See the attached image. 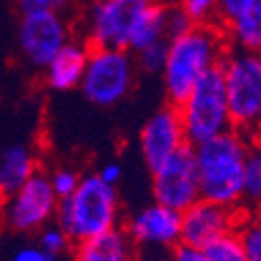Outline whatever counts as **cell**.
<instances>
[{
	"mask_svg": "<svg viewBox=\"0 0 261 261\" xmlns=\"http://www.w3.org/2000/svg\"><path fill=\"white\" fill-rule=\"evenodd\" d=\"M222 30L230 48L261 50V0H247Z\"/></svg>",
	"mask_w": 261,
	"mask_h": 261,
	"instance_id": "2e32d148",
	"label": "cell"
},
{
	"mask_svg": "<svg viewBox=\"0 0 261 261\" xmlns=\"http://www.w3.org/2000/svg\"><path fill=\"white\" fill-rule=\"evenodd\" d=\"M55 222L69 234L73 243L119 228L121 203L117 186L100 180L98 173L82 176L71 197L59 201Z\"/></svg>",
	"mask_w": 261,
	"mask_h": 261,
	"instance_id": "3957f363",
	"label": "cell"
},
{
	"mask_svg": "<svg viewBox=\"0 0 261 261\" xmlns=\"http://www.w3.org/2000/svg\"><path fill=\"white\" fill-rule=\"evenodd\" d=\"M247 3V0H220V17H222V25L226 23V21L241 9L243 5Z\"/></svg>",
	"mask_w": 261,
	"mask_h": 261,
	"instance_id": "f546056e",
	"label": "cell"
},
{
	"mask_svg": "<svg viewBox=\"0 0 261 261\" xmlns=\"http://www.w3.org/2000/svg\"><path fill=\"white\" fill-rule=\"evenodd\" d=\"M9 261H57V259H53L46 251H42L38 245H23L11 255Z\"/></svg>",
	"mask_w": 261,
	"mask_h": 261,
	"instance_id": "4316f807",
	"label": "cell"
},
{
	"mask_svg": "<svg viewBox=\"0 0 261 261\" xmlns=\"http://www.w3.org/2000/svg\"><path fill=\"white\" fill-rule=\"evenodd\" d=\"M150 190H153V201L180 213L201 199L197 161L190 144L167 157L155 169H150Z\"/></svg>",
	"mask_w": 261,
	"mask_h": 261,
	"instance_id": "30bf717a",
	"label": "cell"
},
{
	"mask_svg": "<svg viewBox=\"0 0 261 261\" xmlns=\"http://www.w3.org/2000/svg\"><path fill=\"white\" fill-rule=\"evenodd\" d=\"M192 23L190 19L184 15V11L176 5V3H165V32L167 38H173L186 30H190Z\"/></svg>",
	"mask_w": 261,
	"mask_h": 261,
	"instance_id": "d4e9b609",
	"label": "cell"
},
{
	"mask_svg": "<svg viewBox=\"0 0 261 261\" xmlns=\"http://www.w3.org/2000/svg\"><path fill=\"white\" fill-rule=\"evenodd\" d=\"M178 113L184 125L186 142L190 146L228 132L232 127V117L220 67L207 71L194 84L188 96L178 105Z\"/></svg>",
	"mask_w": 261,
	"mask_h": 261,
	"instance_id": "5b68a950",
	"label": "cell"
},
{
	"mask_svg": "<svg viewBox=\"0 0 261 261\" xmlns=\"http://www.w3.org/2000/svg\"><path fill=\"white\" fill-rule=\"evenodd\" d=\"M167 261H205V255H203V249L178 243L167 253Z\"/></svg>",
	"mask_w": 261,
	"mask_h": 261,
	"instance_id": "484cf974",
	"label": "cell"
},
{
	"mask_svg": "<svg viewBox=\"0 0 261 261\" xmlns=\"http://www.w3.org/2000/svg\"><path fill=\"white\" fill-rule=\"evenodd\" d=\"M59 197L55 194L48 173L36 169L30 180L3 203V220L15 232H38L55 220Z\"/></svg>",
	"mask_w": 261,
	"mask_h": 261,
	"instance_id": "9c48e42d",
	"label": "cell"
},
{
	"mask_svg": "<svg viewBox=\"0 0 261 261\" xmlns=\"http://www.w3.org/2000/svg\"><path fill=\"white\" fill-rule=\"evenodd\" d=\"M163 0H92L84 13V40L90 46H129L142 17Z\"/></svg>",
	"mask_w": 261,
	"mask_h": 261,
	"instance_id": "52a82bcc",
	"label": "cell"
},
{
	"mask_svg": "<svg viewBox=\"0 0 261 261\" xmlns=\"http://www.w3.org/2000/svg\"><path fill=\"white\" fill-rule=\"evenodd\" d=\"M138 249L121 226L86 241H77L71 247L73 261H134Z\"/></svg>",
	"mask_w": 261,
	"mask_h": 261,
	"instance_id": "9a60e30c",
	"label": "cell"
},
{
	"mask_svg": "<svg viewBox=\"0 0 261 261\" xmlns=\"http://www.w3.org/2000/svg\"><path fill=\"white\" fill-rule=\"evenodd\" d=\"M90 44L86 40H69L48 63L44 71V82L55 92H69L80 88V82L88 63Z\"/></svg>",
	"mask_w": 261,
	"mask_h": 261,
	"instance_id": "5bb4252c",
	"label": "cell"
},
{
	"mask_svg": "<svg viewBox=\"0 0 261 261\" xmlns=\"http://www.w3.org/2000/svg\"><path fill=\"white\" fill-rule=\"evenodd\" d=\"M192 25H222L220 0H176Z\"/></svg>",
	"mask_w": 261,
	"mask_h": 261,
	"instance_id": "ffe728a7",
	"label": "cell"
},
{
	"mask_svg": "<svg viewBox=\"0 0 261 261\" xmlns=\"http://www.w3.org/2000/svg\"><path fill=\"white\" fill-rule=\"evenodd\" d=\"M80 180H82V176L73 167H57L48 173V182H50L55 194L59 197V201L71 197L73 190L80 186Z\"/></svg>",
	"mask_w": 261,
	"mask_h": 261,
	"instance_id": "cb8c5ba5",
	"label": "cell"
},
{
	"mask_svg": "<svg viewBox=\"0 0 261 261\" xmlns=\"http://www.w3.org/2000/svg\"><path fill=\"white\" fill-rule=\"evenodd\" d=\"M232 127L261 134V50L228 48L222 65Z\"/></svg>",
	"mask_w": 261,
	"mask_h": 261,
	"instance_id": "277c9868",
	"label": "cell"
},
{
	"mask_svg": "<svg viewBox=\"0 0 261 261\" xmlns=\"http://www.w3.org/2000/svg\"><path fill=\"white\" fill-rule=\"evenodd\" d=\"M165 53H167V40L140 48L138 53H134L136 67L144 73H161L165 63Z\"/></svg>",
	"mask_w": 261,
	"mask_h": 261,
	"instance_id": "603a6c76",
	"label": "cell"
},
{
	"mask_svg": "<svg viewBox=\"0 0 261 261\" xmlns=\"http://www.w3.org/2000/svg\"><path fill=\"white\" fill-rule=\"evenodd\" d=\"M228 48L222 25H192L167 38L165 63L159 73L167 102L178 107L207 71L220 67Z\"/></svg>",
	"mask_w": 261,
	"mask_h": 261,
	"instance_id": "6da1fadb",
	"label": "cell"
},
{
	"mask_svg": "<svg viewBox=\"0 0 261 261\" xmlns=\"http://www.w3.org/2000/svg\"><path fill=\"white\" fill-rule=\"evenodd\" d=\"M136 69L134 53L125 48L90 46L80 90L96 107H115L132 90Z\"/></svg>",
	"mask_w": 261,
	"mask_h": 261,
	"instance_id": "8992f818",
	"label": "cell"
},
{
	"mask_svg": "<svg viewBox=\"0 0 261 261\" xmlns=\"http://www.w3.org/2000/svg\"><path fill=\"white\" fill-rule=\"evenodd\" d=\"M96 173H98V178H100V180H105L107 184L117 186V184H119V180L123 178V167H121L117 161H109V163H105Z\"/></svg>",
	"mask_w": 261,
	"mask_h": 261,
	"instance_id": "f1b7e54d",
	"label": "cell"
},
{
	"mask_svg": "<svg viewBox=\"0 0 261 261\" xmlns=\"http://www.w3.org/2000/svg\"><path fill=\"white\" fill-rule=\"evenodd\" d=\"M38 169L34 153L25 144H9L0 150V199H7L23 186Z\"/></svg>",
	"mask_w": 261,
	"mask_h": 261,
	"instance_id": "e0dca14e",
	"label": "cell"
},
{
	"mask_svg": "<svg viewBox=\"0 0 261 261\" xmlns=\"http://www.w3.org/2000/svg\"><path fill=\"white\" fill-rule=\"evenodd\" d=\"M163 3H176V0H163Z\"/></svg>",
	"mask_w": 261,
	"mask_h": 261,
	"instance_id": "1f68e13d",
	"label": "cell"
},
{
	"mask_svg": "<svg viewBox=\"0 0 261 261\" xmlns=\"http://www.w3.org/2000/svg\"><path fill=\"white\" fill-rule=\"evenodd\" d=\"M236 234L249 261H261V209H243Z\"/></svg>",
	"mask_w": 261,
	"mask_h": 261,
	"instance_id": "d6986e66",
	"label": "cell"
},
{
	"mask_svg": "<svg viewBox=\"0 0 261 261\" xmlns=\"http://www.w3.org/2000/svg\"><path fill=\"white\" fill-rule=\"evenodd\" d=\"M134 261H167V259L161 257L159 253H142V255H136Z\"/></svg>",
	"mask_w": 261,
	"mask_h": 261,
	"instance_id": "4dcf8cb0",
	"label": "cell"
},
{
	"mask_svg": "<svg viewBox=\"0 0 261 261\" xmlns=\"http://www.w3.org/2000/svg\"><path fill=\"white\" fill-rule=\"evenodd\" d=\"M180 211L157 201L140 207L123 222L129 241L144 253H169L180 243Z\"/></svg>",
	"mask_w": 261,
	"mask_h": 261,
	"instance_id": "8fae6325",
	"label": "cell"
},
{
	"mask_svg": "<svg viewBox=\"0 0 261 261\" xmlns=\"http://www.w3.org/2000/svg\"><path fill=\"white\" fill-rule=\"evenodd\" d=\"M71 40V28L63 11L38 9L23 11L17 28V46L23 61L34 69H44L46 63Z\"/></svg>",
	"mask_w": 261,
	"mask_h": 261,
	"instance_id": "ba28073f",
	"label": "cell"
},
{
	"mask_svg": "<svg viewBox=\"0 0 261 261\" xmlns=\"http://www.w3.org/2000/svg\"><path fill=\"white\" fill-rule=\"evenodd\" d=\"M243 209H230L220 203L199 199L188 209L180 213L182 228H180V243L205 249L217 238L236 230L238 217Z\"/></svg>",
	"mask_w": 261,
	"mask_h": 261,
	"instance_id": "4fadbf2b",
	"label": "cell"
},
{
	"mask_svg": "<svg viewBox=\"0 0 261 261\" xmlns=\"http://www.w3.org/2000/svg\"><path fill=\"white\" fill-rule=\"evenodd\" d=\"M73 241L69 238V234L65 232L57 222L46 224L38 230V247L42 251H46L53 259H61L65 253L71 249Z\"/></svg>",
	"mask_w": 261,
	"mask_h": 261,
	"instance_id": "7402d4cb",
	"label": "cell"
},
{
	"mask_svg": "<svg viewBox=\"0 0 261 261\" xmlns=\"http://www.w3.org/2000/svg\"><path fill=\"white\" fill-rule=\"evenodd\" d=\"M251 136L236 127L192 146L201 199L230 209H245L243 180Z\"/></svg>",
	"mask_w": 261,
	"mask_h": 261,
	"instance_id": "7a4b0ae2",
	"label": "cell"
},
{
	"mask_svg": "<svg viewBox=\"0 0 261 261\" xmlns=\"http://www.w3.org/2000/svg\"><path fill=\"white\" fill-rule=\"evenodd\" d=\"M203 255H205V261H249L236 230L224 234L222 238L207 245L203 249Z\"/></svg>",
	"mask_w": 261,
	"mask_h": 261,
	"instance_id": "44dd1931",
	"label": "cell"
},
{
	"mask_svg": "<svg viewBox=\"0 0 261 261\" xmlns=\"http://www.w3.org/2000/svg\"><path fill=\"white\" fill-rule=\"evenodd\" d=\"M19 11H38V9H53V11H65L69 0H15Z\"/></svg>",
	"mask_w": 261,
	"mask_h": 261,
	"instance_id": "83f0119b",
	"label": "cell"
},
{
	"mask_svg": "<svg viewBox=\"0 0 261 261\" xmlns=\"http://www.w3.org/2000/svg\"><path fill=\"white\" fill-rule=\"evenodd\" d=\"M186 144L188 142H186L178 107L169 102L159 107L142 123L140 136H138V148H140L142 161L146 163L148 171L155 169L159 163H163L173 153H178Z\"/></svg>",
	"mask_w": 261,
	"mask_h": 261,
	"instance_id": "7c38bea8",
	"label": "cell"
},
{
	"mask_svg": "<svg viewBox=\"0 0 261 261\" xmlns=\"http://www.w3.org/2000/svg\"><path fill=\"white\" fill-rule=\"evenodd\" d=\"M245 209H261V134L251 136L243 180Z\"/></svg>",
	"mask_w": 261,
	"mask_h": 261,
	"instance_id": "ac0fdd59",
	"label": "cell"
}]
</instances>
